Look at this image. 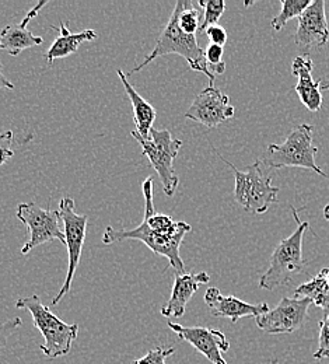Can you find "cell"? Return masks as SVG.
<instances>
[{
    "mask_svg": "<svg viewBox=\"0 0 329 364\" xmlns=\"http://www.w3.org/2000/svg\"><path fill=\"white\" fill-rule=\"evenodd\" d=\"M170 53H177L183 56L188 62L189 68L195 72L203 73L209 79V86L215 85V75L209 70V65L205 58V49H202L198 41L196 36H189L185 34L180 26H178V10L174 7L171 17L161 31L160 37L156 41V46L153 50L143 59V62L139 63L136 68H134L126 76H132L138 72L143 70L150 62L160 56H166Z\"/></svg>",
    "mask_w": 329,
    "mask_h": 364,
    "instance_id": "cell-1",
    "label": "cell"
},
{
    "mask_svg": "<svg viewBox=\"0 0 329 364\" xmlns=\"http://www.w3.org/2000/svg\"><path fill=\"white\" fill-rule=\"evenodd\" d=\"M16 309L27 310L31 314L34 326L45 339V343L41 345L40 349L48 359H56L70 353L72 345L79 335L77 323L63 322L36 294L18 299L16 301Z\"/></svg>",
    "mask_w": 329,
    "mask_h": 364,
    "instance_id": "cell-2",
    "label": "cell"
},
{
    "mask_svg": "<svg viewBox=\"0 0 329 364\" xmlns=\"http://www.w3.org/2000/svg\"><path fill=\"white\" fill-rule=\"evenodd\" d=\"M314 127L301 124L296 127L282 144H269L264 153L262 163L269 170H279L287 167H298L317 173L318 176L328 178L315 163L318 149L313 144Z\"/></svg>",
    "mask_w": 329,
    "mask_h": 364,
    "instance_id": "cell-3",
    "label": "cell"
},
{
    "mask_svg": "<svg viewBox=\"0 0 329 364\" xmlns=\"http://www.w3.org/2000/svg\"><path fill=\"white\" fill-rule=\"evenodd\" d=\"M234 173V198L247 213L262 215L278 200L279 188L272 185V170L262 161H257L239 171L232 163L219 156Z\"/></svg>",
    "mask_w": 329,
    "mask_h": 364,
    "instance_id": "cell-4",
    "label": "cell"
},
{
    "mask_svg": "<svg viewBox=\"0 0 329 364\" xmlns=\"http://www.w3.org/2000/svg\"><path fill=\"white\" fill-rule=\"evenodd\" d=\"M291 213L298 226L290 237L283 238L275 248L268 271L261 276V289L274 290L287 284L296 274L303 272L306 267L303 258V238L310 225L298 218V212L294 208H291Z\"/></svg>",
    "mask_w": 329,
    "mask_h": 364,
    "instance_id": "cell-5",
    "label": "cell"
},
{
    "mask_svg": "<svg viewBox=\"0 0 329 364\" xmlns=\"http://www.w3.org/2000/svg\"><path fill=\"white\" fill-rule=\"evenodd\" d=\"M131 135L138 140L141 154L149 159L151 167L157 173L163 183L164 193L173 196L180 183V178L174 170V160L178 156L183 141L171 136L170 131H157L154 128L147 137H141L136 131H132Z\"/></svg>",
    "mask_w": 329,
    "mask_h": 364,
    "instance_id": "cell-6",
    "label": "cell"
},
{
    "mask_svg": "<svg viewBox=\"0 0 329 364\" xmlns=\"http://www.w3.org/2000/svg\"><path fill=\"white\" fill-rule=\"evenodd\" d=\"M187 234L188 232H180L173 237L161 235L150 228L149 222H147V216L144 215L143 220L138 228H131V230H118V228L109 226V228H105L104 235H102V242L105 245H112L115 242H121L125 240L141 241L156 255H161V257L167 258L170 267L176 271V274H181V273H185V265L180 255V247Z\"/></svg>",
    "mask_w": 329,
    "mask_h": 364,
    "instance_id": "cell-7",
    "label": "cell"
},
{
    "mask_svg": "<svg viewBox=\"0 0 329 364\" xmlns=\"http://www.w3.org/2000/svg\"><path fill=\"white\" fill-rule=\"evenodd\" d=\"M59 213L65 226V241H66L65 245L69 252V267H68V274L63 286L60 287L58 294L52 299L53 306H56L70 291L75 274L80 264V257H82L83 244L86 240V231L89 225V216L79 215L76 212L75 200L69 196L60 199Z\"/></svg>",
    "mask_w": 329,
    "mask_h": 364,
    "instance_id": "cell-8",
    "label": "cell"
},
{
    "mask_svg": "<svg viewBox=\"0 0 329 364\" xmlns=\"http://www.w3.org/2000/svg\"><path fill=\"white\" fill-rule=\"evenodd\" d=\"M17 219L26 225L30 232L28 241L21 247V254L26 255L36 247L50 241H65V231L62 230V218L59 210L43 209L34 202L20 203L16 210Z\"/></svg>",
    "mask_w": 329,
    "mask_h": 364,
    "instance_id": "cell-9",
    "label": "cell"
},
{
    "mask_svg": "<svg viewBox=\"0 0 329 364\" xmlns=\"http://www.w3.org/2000/svg\"><path fill=\"white\" fill-rule=\"evenodd\" d=\"M311 304L307 297H283L274 310L255 318L257 326L269 335L293 333L306 322Z\"/></svg>",
    "mask_w": 329,
    "mask_h": 364,
    "instance_id": "cell-10",
    "label": "cell"
},
{
    "mask_svg": "<svg viewBox=\"0 0 329 364\" xmlns=\"http://www.w3.org/2000/svg\"><path fill=\"white\" fill-rule=\"evenodd\" d=\"M234 107L230 104V97L213 86L200 91L190 104L185 118L199 122L207 128H216L234 117Z\"/></svg>",
    "mask_w": 329,
    "mask_h": 364,
    "instance_id": "cell-11",
    "label": "cell"
},
{
    "mask_svg": "<svg viewBox=\"0 0 329 364\" xmlns=\"http://www.w3.org/2000/svg\"><path fill=\"white\" fill-rule=\"evenodd\" d=\"M168 326L181 341L190 343L210 363L227 364L222 352H229L230 342L223 332L205 326H184L174 322H168Z\"/></svg>",
    "mask_w": 329,
    "mask_h": 364,
    "instance_id": "cell-12",
    "label": "cell"
},
{
    "mask_svg": "<svg viewBox=\"0 0 329 364\" xmlns=\"http://www.w3.org/2000/svg\"><path fill=\"white\" fill-rule=\"evenodd\" d=\"M329 41L325 1L314 0L298 17L294 43L298 46H324Z\"/></svg>",
    "mask_w": 329,
    "mask_h": 364,
    "instance_id": "cell-13",
    "label": "cell"
},
{
    "mask_svg": "<svg viewBox=\"0 0 329 364\" xmlns=\"http://www.w3.org/2000/svg\"><path fill=\"white\" fill-rule=\"evenodd\" d=\"M205 303L217 318H229L233 323L244 317H259L269 311L266 303L251 304L233 296H223L217 287H209L205 293Z\"/></svg>",
    "mask_w": 329,
    "mask_h": 364,
    "instance_id": "cell-14",
    "label": "cell"
},
{
    "mask_svg": "<svg viewBox=\"0 0 329 364\" xmlns=\"http://www.w3.org/2000/svg\"><path fill=\"white\" fill-rule=\"evenodd\" d=\"M313 68V59L308 55H300L291 63V73L298 79L294 90L303 105L311 112H318L323 107L321 79L318 82L314 80Z\"/></svg>",
    "mask_w": 329,
    "mask_h": 364,
    "instance_id": "cell-15",
    "label": "cell"
},
{
    "mask_svg": "<svg viewBox=\"0 0 329 364\" xmlns=\"http://www.w3.org/2000/svg\"><path fill=\"white\" fill-rule=\"evenodd\" d=\"M48 1L37 3L24 17L20 24L7 26L0 33V50L10 53L11 56H18L23 50L33 48V46H43L44 38L34 36L28 28V23L36 18L43 7H45Z\"/></svg>",
    "mask_w": 329,
    "mask_h": 364,
    "instance_id": "cell-16",
    "label": "cell"
},
{
    "mask_svg": "<svg viewBox=\"0 0 329 364\" xmlns=\"http://www.w3.org/2000/svg\"><path fill=\"white\" fill-rule=\"evenodd\" d=\"M210 280L209 273H181L176 274L171 297L161 309V316L167 318H180L185 314L187 304L202 284Z\"/></svg>",
    "mask_w": 329,
    "mask_h": 364,
    "instance_id": "cell-17",
    "label": "cell"
},
{
    "mask_svg": "<svg viewBox=\"0 0 329 364\" xmlns=\"http://www.w3.org/2000/svg\"><path fill=\"white\" fill-rule=\"evenodd\" d=\"M95 38H97V33L95 30H85L73 34L70 33L69 26H66V23L62 21L59 24V36L55 38V41L52 43V46H49L45 53L48 66H50L56 59L66 58L72 53H76L79 46L83 43L95 41Z\"/></svg>",
    "mask_w": 329,
    "mask_h": 364,
    "instance_id": "cell-18",
    "label": "cell"
},
{
    "mask_svg": "<svg viewBox=\"0 0 329 364\" xmlns=\"http://www.w3.org/2000/svg\"><path fill=\"white\" fill-rule=\"evenodd\" d=\"M117 73H118L121 83L124 85V89L131 100V104L134 108V119H135V125H136V132L141 137H147L150 131L153 129V124L156 121L157 111L147 100H144L141 94L134 89V86L128 82V76L121 69H118Z\"/></svg>",
    "mask_w": 329,
    "mask_h": 364,
    "instance_id": "cell-19",
    "label": "cell"
},
{
    "mask_svg": "<svg viewBox=\"0 0 329 364\" xmlns=\"http://www.w3.org/2000/svg\"><path fill=\"white\" fill-rule=\"evenodd\" d=\"M176 9L178 10V26L180 28L189 36H196L200 30V11L196 9L195 3L189 0H178L176 3Z\"/></svg>",
    "mask_w": 329,
    "mask_h": 364,
    "instance_id": "cell-20",
    "label": "cell"
},
{
    "mask_svg": "<svg viewBox=\"0 0 329 364\" xmlns=\"http://www.w3.org/2000/svg\"><path fill=\"white\" fill-rule=\"evenodd\" d=\"M313 0H281L282 10L281 13L272 18L271 26L274 30L281 31L291 18H298L301 13L311 4Z\"/></svg>",
    "mask_w": 329,
    "mask_h": 364,
    "instance_id": "cell-21",
    "label": "cell"
},
{
    "mask_svg": "<svg viewBox=\"0 0 329 364\" xmlns=\"http://www.w3.org/2000/svg\"><path fill=\"white\" fill-rule=\"evenodd\" d=\"M200 7H203V21L200 24V33H205L206 28L216 26L226 11V3L223 0H200L198 1Z\"/></svg>",
    "mask_w": 329,
    "mask_h": 364,
    "instance_id": "cell-22",
    "label": "cell"
},
{
    "mask_svg": "<svg viewBox=\"0 0 329 364\" xmlns=\"http://www.w3.org/2000/svg\"><path fill=\"white\" fill-rule=\"evenodd\" d=\"M225 53V48L223 46H210L205 49V58L206 62L209 65V70L212 72V75H223L226 72V63L222 60Z\"/></svg>",
    "mask_w": 329,
    "mask_h": 364,
    "instance_id": "cell-23",
    "label": "cell"
},
{
    "mask_svg": "<svg viewBox=\"0 0 329 364\" xmlns=\"http://www.w3.org/2000/svg\"><path fill=\"white\" fill-rule=\"evenodd\" d=\"M176 353V348H164L158 346L156 349L149 350L143 358L138 359L134 364H167L166 359Z\"/></svg>",
    "mask_w": 329,
    "mask_h": 364,
    "instance_id": "cell-24",
    "label": "cell"
},
{
    "mask_svg": "<svg viewBox=\"0 0 329 364\" xmlns=\"http://www.w3.org/2000/svg\"><path fill=\"white\" fill-rule=\"evenodd\" d=\"M329 358V316H324L320 322V345L314 353V359L321 360Z\"/></svg>",
    "mask_w": 329,
    "mask_h": 364,
    "instance_id": "cell-25",
    "label": "cell"
},
{
    "mask_svg": "<svg viewBox=\"0 0 329 364\" xmlns=\"http://www.w3.org/2000/svg\"><path fill=\"white\" fill-rule=\"evenodd\" d=\"M203 34L209 38L210 44H213V46H225L227 43V38H229L227 31L219 24L206 28V31Z\"/></svg>",
    "mask_w": 329,
    "mask_h": 364,
    "instance_id": "cell-26",
    "label": "cell"
},
{
    "mask_svg": "<svg viewBox=\"0 0 329 364\" xmlns=\"http://www.w3.org/2000/svg\"><path fill=\"white\" fill-rule=\"evenodd\" d=\"M11 146H13V132L7 131L4 134H0V166H3L9 159L14 156Z\"/></svg>",
    "mask_w": 329,
    "mask_h": 364,
    "instance_id": "cell-27",
    "label": "cell"
},
{
    "mask_svg": "<svg viewBox=\"0 0 329 364\" xmlns=\"http://www.w3.org/2000/svg\"><path fill=\"white\" fill-rule=\"evenodd\" d=\"M21 325V319L18 317L7 319L6 322L0 323V348H4L7 343L9 336Z\"/></svg>",
    "mask_w": 329,
    "mask_h": 364,
    "instance_id": "cell-28",
    "label": "cell"
},
{
    "mask_svg": "<svg viewBox=\"0 0 329 364\" xmlns=\"http://www.w3.org/2000/svg\"><path fill=\"white\" fill-rule=\"evenodd\" d=\"M4 89L13 90V89H14V85L10 83V82L6 79V76L3 75V65H1V62H0V91L4 90Z\"/></svg>",
    "mask_w": 329,
    "mask_h": 364,
    "instance_id": "cell-29",
    "label": "cell"
},
{
    "mask_svg": "<svg viewBox=\"0 0 329 364\" xmlns=\"http://www.w3.org/2000/svg\"><path fill=\"white\" fill-rule=\"evenodd\" d=\"M324 218H325L327 220H329V203L324 208Z\"/></svg>",
    "mask_w": 329,
    "mask_h": 364,
    "instance_id": "cell-30",
    "label": "cell"
},
{
    "mask_svg": "<svg viewBox=\"0 0 329 364\" xmlns=\"http://www.w3.org/2000/svg\"><path fill=\"white\" fill-rule=\"evenodd\" d=\"M323 90H329V83H327V85H324V86H323Z\"/></svg>",
    "mask_w": 329,
    "mask_h": 364,
    "instance_id": "cell-31",
    "label": "cell"
}]
</instances>
